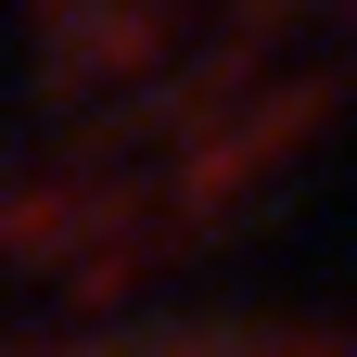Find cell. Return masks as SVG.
Listing matches in <instances>:
<instances>
[{"label": "cell", "mask_w": 357, "mask_h": 357, "mask_svg": "<svg viewBox=\"0 0 357 357\" xmlns=\"http://www.w3.org/2000/svg\"><path fill=\"white\" fill-rule=\"evenodd\" d=\"M52 77H64V102L77 89H102L115 64H141V52H166V26H178V0H52Z\"/></svg>", "instance_id": "6da1fadb"}]
</instances>
